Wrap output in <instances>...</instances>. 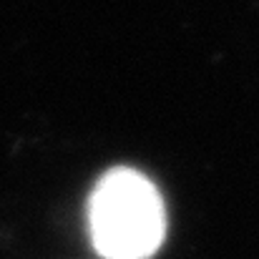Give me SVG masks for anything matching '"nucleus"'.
I'll return each instance as SVG.
<instances>
[{
  "mask_svg": "<svg viewBox=\"0 0 259 259\" xmlns=\"http://www.w3.org/2000/svg\"><path fill=\"white\" fill-rule=\"evenodd\" d=\"M88 234L103 259H151L166 237L156 184L131 166L108 169L88 196Z\"/></svg>",
  "mask_w": 259,
  "mask_h": 259,
  "instance_id": "1",
  "label": "nucleus"
}]
</instances>
